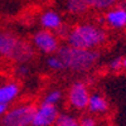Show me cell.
<instances>
[{"label":"cell","instance_id":"5","mask_svg":"<svg viewBox=\"0 0 126 126\" xmlns=\"http://www.w3.org/2000/svg\"><path fill=\"white\" fill-rule=\"evenodd\" d=\"M90 90L86 82L76 81L69 86L67 91L68 106L75 111H86L90 100Z\"/></svg>","mask_w":126,"mask_h":126},{"label":"cell","instance_id":"2","mask_svg":"<svg viewBox=\"0 0 126 126\" xmlns=\"http://www.w3.org/2000/svg\"><path fill=\"white\" fill-rule=\"evenodd\" d=\"M64 66V71H71L73 73H87L98 63L101 53L98 50L79 49L71 47L68 44L61 46L57 52Z\"/></svg>","mask_w":126,"mask_h":126},{"label":"cell","instance_id":"3","mask_svg":"<svg viewBox=\"0 0 126 126\" xmlns=\"http://www.w3.org/2000/svg\"><path fill=\"white\" fill-rule=\"evenodd\" d=\"M34 111L33 103H20L9 107L0 117V126H32Z\"/></svg>","mask_w":126,"mask_h":126},{"label":"cell","instance_id":"19","mask_svg":"<svg viewBox=\"0 0 126 126\" xmlns=\"http://www.w3.org/2000/svg\"><path fill=\"white\" fill-rule=\"evenodd\" d=\"M15 72H16V76H19V77H27L30 71L27 64H18Z\"/></svg>","mask_w":126,"mask_h":126},{"label":"cell","instance_id":"16","mask_svg":"<svg viewBox=\"0 0 126 126\" xmlns=\"http://www.w3.org/2000/svg\"><path fill=\"white\" fill-rule=\"evenodd\" d=\"M46 64L49 69L52 71H56V72H61V71H64V66H63V62L61 61V58L56 54H52L47 57L46 61Z\"/></svg>","mask_w":126,"mask_h":126},{"label":"cell","instance_id":"8","mask_svg":"<svg viewBox=\"0 0 126 126\" xmlns=\"http://www.w3.org/2000/svg\"><path fill=\"white\" fill-rule=\"evenodd\" d=\"M103 24L112 30H125L126 29V6L117 4L106 10L102 18Z\"/></svg>","mask_w":126,"mask_h":126},{"label":"cell","instance_id":"7","mask_svg":"<svg viewBox=\"0 0 126 126\" xmlns=\"http://www.w3.org/2000/svg\"><path fill=\"white\" fill-rule=\"evenodd\" d=\"M58 115L59 111L57 106L40 102V105L35 106L32 126H54Z\"/></svg>","mask_w":126,"mask_h":126},{"label":"cell","instance_id":"15","mask_svg":"<svg viewBox=\"0 0 126 126\" xmlns=\"http://www.w3.org/2000/svg\"><path fill=\"white\" fill-rule=\"evenodd\" d=\"M63 100V92L54 88V90H49L43 97V101L44 103H48V105H52V106H58L59 102Z\"/></svg>","mask_w":126,"mask_h":126},{"label":"cell","instance_id":"20","mask_svg":"<svg viewBox=\"0 0 126 126\" xmlns=\"http://www.w3.org/2000/svg\"><path fill=\"white\" fill-rule=\"evenodd\" d=\"M9 109V106H5V105H0V117L5 113V111Z\"/></svg>","mask_w":126,"mask_h":126},{"label":"cell","instance_id":"1","mask_svg":"<svg viewBox=\"0 0 126 126\" xmlns=\"http://www.w3.org/2000/svg\"><path fill=\"white\" fill-rule=\"evenodd\" d=\"M107 39V32L101 24L86 20L76 23L69 28L66 37V44L79 49L98 50L100 47L106 44Z\"/></svg>","mask_w":126,"mask_h":126},{"label":"cell","instance_id":"17","mask_svg":"<svg viewBox=\"0 0 126 126\" xmlns=\"http://www.w3.org/2000/svg\"><path fill=\"white\" fill-rule=\"evenodd\" d=\"M109 69L113 73H120V72H124L122 69V57H115L112 58L109 64H107Z\"/></svg>","mask_w":126,"mask_h":126},{"label":"cell","instance_id":"4","mask_svg":"<svg viewBox=\"0 0 126 126\" xmlns=\"http://www.w3.org/2000/svg\"><path fill=\"white\" fill-rule=\"evenodd\" d=\"M32 46L34 47L35 52H39L42 54L52 56L56 54L61 48L59 37L50 30L40 29L33 34L32 37Z\"/></svg>","mask_w":126,"mask_h":126},{"label":"cell","instance_id":"14","mask_svg":"<svg viewBox=\"0 0 126 126\" xmlns=\"http://www.w3.org/2000/svg\"><path fill=\"white\" fill-rule=\"evenodd\" d=\"M54 126H79V120L72 113L62 112L58 115Z\"/></svg>","mask_w":126,"mask_h":126},{"label":"cell","instance_id":"10","mask_svg":"<svg viewBox=\"0 0 126 126\" xmlns=\"http://www.w3.org/2000/svg\"><path fill=\"white\" fill-rule=\"evenodd\" d=\"M20 94V86L15 81H9L0 85V105L10 106Z\"/></svg>","mask_w":126,"mask_h":126},{"label":"cell","instance_id":"9","mask_svg":"<svg viewBox=\"0 0 126 126\" xmlns=\"http://www.w3.org/2000/svg\"><path fill=\"white\" fill-rule=\"evenodd\" d=\"M39 24H40L42 29L50 30V32H54L56 33L57 30H59L64 25V22H63V16L61 15L59 12H57L54 9H48L40 14Z\"/></svg>","mask_w":126,"mask_h":126},{"label":"cell","instance_id":"22","mask_svg":"<svg viewBox=\"0 0 126 126\" xmlns=\"http://www.w3.org/2000/svg\"><path fill=\"white\" fill-rule=\"evenodd\" d=\"M121 4H122V5H125V6H126V0H121Z\"/></svg>","mask_w":126,"mask_h":126},{"label":"cell","instance_id":"18","mask_svg":"<svg viewBox=\"0 0 126 126\" xmlns=\"http://www.w3.org/2000/svg\"><path fill=\"white\" fill-rule=\"evenodd\" d=\"M79 120V126H98V121L93 115H83Z\"/></svg>","mask_w":126,"mask_h":126},{"label":"cell","instance_id":"21","mask_svg":"<svg viewBox=\"0 0 126 126\" xmlns=\"http://www.w3.org/2000/svg\"><path fill=\"white\" fill-rule=\"evenodd\" d=\"M122 69L126 72V57H122Z\"/></svg>","mask_w":126,"mask_h":126},{"label":"cell","instance_id":"6","mask_svg":"<svg viewBox=\"0 0 126 126\" xmlns=\"http://www.w3.org/2000/svg\"><path fill=\"white\" fill-rule=\"evenodd\" d=\"M22 42L23 39H20L10 32L0 30V59L14 62Z\"/></svg>","mask_w":126,"mask_h":126},{"label":"cell","instance_id":"11","mask_svg":"<svg viewBox=\"0 0 126 126\" xmlns=\"http://www.w3.org/2000/svg\"><path fill=\"white\" fill-rule=\"evenodd\" d=\"M110 110V103L102 93L93 92L90 94L87 111L91 115H103Z\"/></svg>","mask_w":126,"mask_h":126},{"label":"cell","instance_id":"12","mask_svg":"<svg viewBox=\"0 0 126 126\" xmlns=\"http://www.w3.org/2000/svg\"><path fill=\"white\" fill-rule=\"evenodd\" d=\"M64 9L72 16H82L90 10L86 0H66Z\"/></svg>","mask_w":126,"mask_h":126},{"label":"cell","instance_id":"13","mask_svg":"<svg viewBox=\"0 0 126 126\" xmlns=\"http://www.w3.org/2000/svg\"><path fill=\"white\" fill-rule=\"evenodd\" d=\"M120 0H86L90 9L96 12H106L110 8L117 5Z\"/></svg>","mask_w":126,"mask_h":126}]
</instances>
